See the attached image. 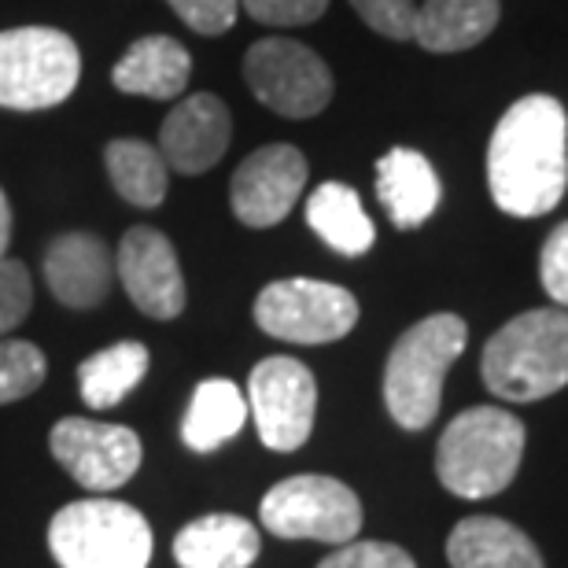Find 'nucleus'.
I'll list each match as a JSON object with an SVG mask.
<instances>
[{"label": "nucleus", "mask_w": 568, "mask_h": 568, "mask_svg": "<svg viewBox=\"0 0 568 568\" xmlns=\"http://www.w3.org/2000/svg\"><path fill=\"white\" fill-rule=\"evenodd\" d=\"M317 568H417V565L410 554L403 547H395V542H369V539L355 542L351 539L328 554Z\"/></svg>", "instance_id": "cd10ccee"}, {"label": "nucleus", "mask_w": 568, "mask_h": 568, "mask_svg": "<svg viewBox=\"0 0 568 568\" xmlns=\"http://www.w3.org/2000/svg\"><path fill=\"white\" fill-rule=\"evenodd\" d=\"M487 189L498 211L539 219L568 189V115L558 97H520L487 144Z\"/></svg>", "instance_id": "f257e3e1"}, {"label": "nucleus", "mask_w": 568, "mask_h": 568, "mask_svg": "<svg viewBox=\"0 0 568 568\" xmlns=\"http://www.w3.org/2000/svg\"><path fill=\"white\" fill-rule=\"evenodd\" d=\"M82 78V52L71 33L19 27L0 33V108L49 111L63 104Z\"/></svg>", "instance_id": "423d86ee"}, {"label": "nucleus", "mask_w": 568, "mask_h": 568, "mask_svg": "<svg viewBox=\"0 0 568 568\" xmlns=\"http://www.w3.org/2000/svg\"><path fill=\"white\" fill-rule=\"evenodd\" d=\"M247 414L270 450H300L314 432L317 381L300 358L270 355L247 381Z\"/></svg>", "instance_id": "9d476101"}, {"label": "nucleus", "mask_w": 568, "mask_h": 568, "mask_svg": "<svg viewBox=\"0 0 568 568\" xmlns=\"http://www.w3.org/2000/svg\"><path fill=\"white\" fill-rule=\"evenodd\" d=\"M258 528L236 514H207L189 520L174 536L181 568H252L258 558Z\"/></svg>", "instance_id": "f3484780"}, {"label": "nucleus", "mask_w": 568, "mask_h": 568, "mask_svg": "<svg viewBox=\"0 0 568 568\" xmlns=\"http://www.w3.org/2000/svg\"><path fill=\"white\" fill-rule=\"evenodd\" d=\"M247 417H252L247 414V395L233 381L211 377L196 384V392H192L189 410L181 417V439L196 454L219 450L222 443L241 436Z\"/></svg>", "instance_id": "4be33fe9"}, {"label": "nucleus", "mask_w": 568, "mask_h": 568, "mask_svg": "<svg viewBox=\"0 0 568 568\" xmlns=\"http://www.w3.org/2000/svg\"><path fill=\"white\" fill-rule=\"evenodd\" d=\"M377 196L395 230H417L439 207V178L414 148H392L377 163Z\"/></svg>", "instance_id": "dca6fc26"}, {"label": "nucleus", "mask_w": 568, "mask_h": 568, "mask_svg": "<svg viewBox=\"0 0 568 568\" xmlns=\"http://www.w3.org/2000/svg\"><path fill=\"white\" fill-rule=\"evenodd\" d=\"M148 366H152L148 347L138 339H122V344L97 351L78 366V392L93 410H111L144 381Z\"/></svg>", "instance_id": "5701e85b"}, {"label": "nucleus", "mask_w": 568, "mask_h": 568, "mask_svg": "<svg viewBox=\"0 0 568 568\" xmlns=\"http://www.w3.org/2000/svg\"><path fill=\"white\" fill-rule=\"evenodd\" d=\"M469 325L458 314H432L395 339L384 366V403L399 428L422 432L443 403V377L458 362Z\"/></svg>", "instance_id": "20e7f679"}, {"label": "nucleus", "mask_w": 568, "mask_h": 568, "mask_svg": "<svg viewBox=\"0 0 568 568\" xmlns=\"http://www.w3.org/2000/svg\"><path fill=\"white\" fill-rule=\"evenodd\" d=\"M539 281L554 303L568 311V222H561L558 230L547 236L539 255Z\"/></svg>", "instance_id": "c85d7f7f"}, {"label": "nucleus", "mask_w": 568, "mask_h": 568, "mask_svg": "<svg viewBox=\"0 0 568 568\" xmlns=\"http://www.w3.org/2000/svg\"><path fill=\"white\" fill-rule=\"evenodd\" d=\"M111 277H115V258L97 233H63L44 252V281L55 300L71 311L104 303Z\"/></svg>", "instance_id": "2eb2a0df"}, {"label": "nucleus", "mask_w": 568, "mask_h": 568, "mask_svg": "<svg viewBox=\"0 0 568 568\" xmlns=\"http://www.w3.org/2000/svg\"><path fill=\"white\" fill-rule=\"evenodd\" d=\"M52 458L74 476L85 491L108 495L130 484L141 465V439L126 425L89 422V417H63L49 436Z\"/></svg>", "instance_id": "9b49d317"}, {"label": "nucleus", "mask_w": 568, "mask_h": 568, "mask_svg": "<svg viewBox=\"0 0 568 568\" xmlns=\"http://www.w3.org/2000/svg\"><path fill=\"white\" fill-rule=\"evenodd\" d=\"M255 325L284 344H333L358 325V300L328 281L284 277L258 292Z\"/></svg>", "instance_id": "6e6552de"}, {"label": "nucleus", "mask_w": 568, "mask_h": 568, "mask_svg": "<svg viewBox=\"0 0 568 568\" xmlns=\"http://www.w3.org/2000/svg\"><path fill=\"white\" fill-rule=\"evenodd\" d=\"M528 432L503 406L462 410L439 436L436 476L458 498H491L514 484Z\"/></svg>", "instance_id": "7ed1b4c3"}, {"label": "nucleus", "mask_w": 568, "mask_h": 568, "mask_svg": "<svg viewBox=\"0 0 568 568\" xmlns=\"http://www.w3.org/2000/svg\"><path fill=\"white\" fill-rule=\"evenodd\" d=\"M49 362L38 344L27 339H0V406L27 399L41 388Z\"/></svg>", "instance_id": "393cba45"}, {"label": "nucleus", "mask_w": 568, "mask_h": 568, "mask_svg": "<svg viewBox=\"0 0 568 568\" xmlns=\"http://www.w3.org/2000/svg\"><path fill=\"white\" fill-rule=\"evenodd\" d=\"M358 19L388 41H414L417 0H351Z\"/></svg>", "instance_id": "a878e982"}, {"label": "nucleus", "mask_w": 568, "mask_h": 568, "mask_svg": "<svg viewBox=\"0 0 568 568\" xmlns=\"http://www.w3.org/2000/svg\"><path fill=\"white\" fill-rule=\"evenodd\" d=\"M503 19L498 0H425L417 4L414 41L425 52H465L491 38V30Z\"/></svg>", "instance_id": "aec40b11"}, {"label": "nucleus", "mask_w": 568, "mask_h": 568, "mask_svg": "<svg viewBox=\"0 0 568 568\" xmlns=\"http://www.w3.org/2000/svg\"><path fill=\"white\" fill-rule=\"evenodd\" d=\"M33 306V284L19 258H0V336L27 322Z\"/></svg>", "instance_id": "bb28decb"}, {"label": "nucleus", "mask_w": 568, "mask_h": 568, "mask_svg": "<svg viewBox=\"0 0 568 568\" xmlns=\"http://www.w3.org/2000/svg\"><path fill=\"white\" fill-rule=\"evenodd\" d=\"M263 528L277 539H314L344 547L362 531V503L344 480L300 473L274 484L258 506Z\"/></svg>", "instance_id": "0eeeda50"}, {"label": "nucleus", "mask_w": 568, "mask_h": 568, "mask_svg": "<svg viewBox=\"0 0 568 568\" xmlns=\"http://www.w3.org/2000/svg\"><path fill=\"white\" fill-rule=\"evenodd\" d=\"M8 244H11V203L0 189V258L8 255Z\"/></svg>", "instance_id": "2f4dec72"}, {"label": "nucleus", "mask_w": 568, "mask_h": 568, "mask_svg": "<svg viewBox=\"0 0 568 568\" xmlns=\"http://www.w3.org/2000/svg\"><path fill=\"white\" fill-rule=\"evenodd\" d=\"M119 281L141 314L155 322H174L185 311V277L174 244L152 225H133L119 244Z\"/></svg>", "instance_id": "ddd939ff"}, {"label": "nucleus", "mask_w": 568, "mask_h": 568, "mask_svg": "<svg viewBox=\"0 0 568 568\" xmlns=\"http://www.w3.org/2000/svg\"><path fill=\"white\" fill-rule=\"evenodd\" d=\"M49 550L60 568H148L152 525L119 498H78L52 517Z\"/></svg>", "instance_id": "39448f33"}, {"label": "nucleus", "mask_w": 568, "mask_h": 568, "mask_svg": "<svg viewBox=\"0 0 568 568\" xmlns=\"http://www.w3.org/2000/svg\"><path fill=\"white\" fill-rule=\"evenodd\" d=\"M306 225H311L336 255H347V258L366 255L373 241H377V230H373L358 192L344 185V181H325V185H317L311 192V200H306Z\"/></svg>", "instance_id": "412c9836"}, {"label": "nucleus", "mask_w": 568, "mask_h": 568, "mask_svg": "<svg viewBox=\"0 0 568 568\" xmlns=\"http://www.w3.org/2000/svg\"><path fill=\"white\" fill-rule=\"evenodd\" d=\"M108 178L115 192L133 207H159L170 185V166L163 152L148 141L119 138L104 148Z\"/></svg>", "instance_id": "b1692460"}, {"label": "nucleus", "mask_w": 568, "mask_h": 568, "mask_svg": "<svg viewBox=\"0 0 568 568\" xmlns=\"http://www.w3.org/2000/svg\"><path fill=\"white\" fill-rule=\"evenodd\" d=\"M306 185V159L292 144H266L236 166L230 203L233 214L252 230H270L284 222L300 203Z\"/></svg>", "instance_id": "f8f14e48"}, {"label": "nucleus", "mask_w": 568, "mask_h": 568, "mask_svg": "<svg viewBox=\"0 0 568 568\" xmlns=\"http://www.w3.org/2000/svg\"><path fill=\"white\" fill-rule=\"evenodd\" d=\"M247 16L266 27H306V22L322 19L328 0H241Z\"/></svg>", "instance_id": "c756f323"}, {"label": "nucleus", "mask_w": 568, "mask_h": 568, "mask_svg": "<svg viewBox=\"0 0 568 568\" xmlns=\"http://www.w3.org/2000/svg\"><path fill=\"white\" fill-rule=\"evenodd\" d=\"M450 568H542L525 531L503 517H465L447 539Z\"/></svg>", "instance_id": "6ab92c4d"}, {"label": "nucleus", "mask_w": 568, "mask_h": 568, "mask_svg": "<svg viewBox=\"0 0 568 568\" xmlns=\"http://www.w3.org/2000/svg\"><path fill=\"white\" fill-rule=\"evenodd\" d=\"M244 82L281 119H314L333 100V71L314 49L292 38H263L244 55Z\"/></svg>", "instance_id": "1a4fd4ad"}, {"label": "nucleus", "mask_w": 568, "mask_h": 568, "mask_svg": "<svg viewBox=\"0 0 568 568\" xmlns=\"http://www.w3.org/2000/svg\"><path fill=\"white\" fill-rule=\"evenodd\" d=\"M189 74H192V60L185 44L163 38V33H152V38L133 41L122 52V60L111 71V82H115L119 93L130 97L174 100L189 85Z\"/></svg>", "instance_id": "a211bd4d"}, {"label": "nucleus", "mask_w": 568, "mask_h": 568, "mask_svg": "<svg viewBox=\"0 0 568 568\" xmlns=\"http://www.w3.org/2000/svg\"><path fill=\"white\" fill-rule=\"evenodd\" d=\"M233 115L214 93H192L163 119L159 152L178 174H207L230 148Z\"/></svg>", "instance_id": "4468645a"}, {"label": "nucleus", "mask_w": 568, "mask_h": 568, "mask_svg": "<svg viewBox=\"0 0 568 568\" xmlns=\"http://www.w3.org/2000/svg\"><path fill=\"white\" fill-rule=\"evenodd\" d=\"M166 4L203 38H219L236 22L241 0H166Z\"/></svg>", "instance_id": "7c9ffc66"}, {"label": "nucleus", "mask_w": 568, "mask_h": 568, "mask_svg": "<svg viewBox=\"0 0 568 568\" xmlns=\"http://www.w3.org/2000/svg\"><path fill=\"white\" fill-rule=\"evenodd\" d=\"M487 392L506 403H536L568 384V311L539 306L517 314L484 344Z\"/></svg>", "instance_id": "f03ea898"}]
</instances>
